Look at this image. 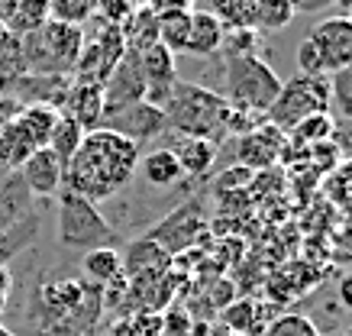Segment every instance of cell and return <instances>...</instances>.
I'll list each match as a JSON object with an SVG mask.
<instances>
[{
  "mask_svg": "<svg viewBox=\"0 0 352 336\" xmlns=\"http://www.w3.org/2000/svg\"><path fill=\"white\" fill-rule=\"evenodd\" d=\"M139 146L113 130H91L65 165V188L87 197L91 204H104L129 188L139 168Z\"/></svg>",
  "mask_w": 352,
  "mask_h": 336,
  "instance_id": "cell-1",
  "label": "cell"
},
{
  "mask_svg": "<svg viewBox=\"0 0 352 336\" xmlns=\"http://www.w3.org/2000/svg\"><path fill=\"white\" fill-rule=\"evenodd\" d=\"M26 324L36 336H94L104 320V288L87 278L39 282L26 298Z\"/></svg>",
  "mask_w": 352,
  "mask_h": 336,
  "instance_id": "cell-2",
  "label": "cell"
},
{
  "mask_svg": "<svg viewBox=\"0 0 352 336\" xmlns=\"http://www.w3.org/2000/svg\"><path fill=\"white\" fill-rule=\"evenodd\" d=\"M162 113H165V136H197L220 146L233 133V107L226 104L223 94L182 78L175 81Z\"/></svg>",
  "mask_w": 352,
  "mask_h": 336,
  "instance_id": "cell-3",
  "label": "cell"
},
{
  "mask_svg": "<svg viewBox=\"0 0 352 336\" xmlns=\"http://www.w3.org/2000/svg\"><path fill=\"white\" fill-rule=\"evenodd\" d=\"M278 91H281V78L258 55H226L223 58V98L236 113L265 120Z\"/></svg>",
  "mask_w": 352,
  "mask_h": 336,
  "instance_id": "cell-4",
  "label": "cell"
},
{
  "mask_svg": "<svg viewBox=\"0 0 352 336\" xmlns=\"http://www.w3.org/2000/svg\"><path fill=\"white\" fill-rule=\"evenodd\" d=\"M55 227H58V243L65 249L91 252L104 249V246H117V233L100 214V207L68 188L55 194Z\"/></svg>",
  "mask_w": 352,
  "mask_h": 336,
  "instance_id": "cell-5",
  "label": "cell"
},
{
  "mask_svg": "<svg viewBox=\"0 0 352 336\" xmlns=\"http://www.w3.org/2000/svg\"><path fill=\"white\" fill-rule=\"evenodd\" d=\"M58 110L45 104H23L20 113L0 130V175L16 172L36 149L49 146Z\"/></svg>",
  "mask_w": 352,
  "mask_h": 336,
  "instance_id": "cell-6",
  "label": "cell"
},
{
  "mask_svg": "<svg viewBox=\"0 0 352 336\" xmlns=\"http://www.w3.org/2000/svg\"><path fill=\"white\" fill-rule=\"evenodd\" d=\"M314 113H330V85L327 78H288L281 81V91H278L275 104L268 107L265 123H272L275 130L288 133L294 130L300 120L314 117Z\"/></svg>",
  "mask_w": 352,
  "mask_h": 336,
  "instance_id": "cell-7",
  "label": "cell"
},
{
  "mask_svg": "<svg viewBox=\"0 0 352 336\" xmlns=\"http://www.w3.org/2000/svg\"><path fill=\"white\" fill-rule=\"evenodd\" d=\"M126 52V45H123V33H120V26L113 23H104L94 36L85 33V49L78 55V65L72 71L75 81H91V85H100L110 78V71L117 68V62L123 58Z\"/></svg>",
  "mask_w": 352,
  "mask_h": 336,
  "instance_id": "cell-8",
  "label": "cell"
},
{
  "mask_svg": "<svg viewBox=\"0 0 352 336\" xmlns=\"http://www.w3.org/2000/svg\"><path fill=\"white\" fill-rule=\"evenodd\" d=\"M207 233V217L197 197L184 201L182 207H175L168 217L159 220L155 227L146 233V239H152L159 249H165L168 256H182L184 249H191L194 243Z\"/></svg>",
  "mask_w": 352,
  "mask_h": 336,
  "instance_id": "cell-9",
  "label": "cell"
},
{
  "mask_svg": "<svg viewBox=\"0 0 352 336\" xmlns=\"http://www.w3.org/2000/svg\"><path fill=\"white\" fill-rule=\"evenodd\" d=\"M314 49L320 52L323 71L333 75L352 62V20L349 13H336V16H327L320 20L307 36Z\"/></svg>",
  "mask_w": 352,
  "mask_h": 336,
  "instance_id": "cell-10",
  "label": "cell"
},
{
  "mask_svg": "<svg viewBox=\"0 0 352 336\" xmlns=\"http://www.w3.org/2000/svg\"><path fill=\"white\" fill-rule=\"evenodd\" d=\"M100 126L126 136L129 142H136L139 149H142L155 136H165V113L159 107L146 104V100H139V104H129V107L117 110V113H107Z\"/></svg>",
  "mask_w": 352,
  "mask_h": 336,
  "instance_id": "cell-11",
  "label": "cell"
},
{
  "mask_svg": "<svg viewBox=\"0 0 352 336\" xmlns=\"http://www.w3.org/2000/svg\"><path fill=\"white\" fill-rule=\"evenodd\" d=\"M139 100H146V81H142L139 55L123 52L117 68H113L110 78L104 81V117L129 107V104H139Z\"/></svg>",
  "mask_w": 352,
  "mask_h": 336,
  "instance_id": "cell-12",
  "label": "cell"
},
{
  "mask_svg": "<svg viewBox=\"0 0 352 336\" xmlns=\"http://www.w3.org/2000/svg\"><path fill=\"white\" fill-rule=\"evenodd\" d=\"M285 133L275 130L272 123H258L252 126L249 133H243L239 139H236V155H239V165L249 168V172H258V168H268V165H275L281 155H285Z\"/></svg>",
  "mask_w": 352,
  "mask_h": 336,
  "instance_id": "cell-13",
  "label": "cell"
},
{
  "mask_svg": "<svg viewBox=\"0 0 352 336\" xmlns=\"http://www.w3.org/2000/svg\"><path fill=\"white\" fill-rule=\"evenodd\" d=\"M139 68H142V81H146V104L152 107H165L171 87L178 81V65L175 55L165 45H149L146 52H139Z\"/></svg>",
  "mask_w": 352,
  "mask_h": 336,
  "instance_id": "cell-14",
  "label": "cell"
},
{
  "mask_svg": "<svg viewBox=\"0 0 352 336\" xmlns=\"http://www.w3.org/2000/svg\"><path fill=\"white\" fill-rule=\"evenodd\" d=\"M16 175L23 178V185L30 188V194L39 197V201H49L65 188V165L49 149H36L16 168Z\"/></svg>",
  "mask_w": 352,
  "mask_h": 336,
  "instance_id": "cell-15",
  "label": "cell"
},
{
  "mask_svg": "<svg viewBox=\"0 0 352 336\" xmlns=\"http://www.w3.org/2000/svg\"><path fill=\"white\" fill-rule=\"evenodd\" d=\"M58 113L72 117L85 133L100 130V123H104V87L72 78V87H68Z\"/></svg>",
  "mask_w": 352,
  "mask_h": 336,
  "instance_id": "cell-16",
  "label": "cell"
},
{
  "mask_svg": "<svg viewBox=\"0 0 352 336\" xmlns=\"http://www.w3.org/2000/svg\"><path fill=\"white\" fill-rule=\"evenodd\" d=\"M72 87V75H23L13 85V94L20 104H45V107H62L65 94Z\"/></svg>",
  "mask_w": 352,
  "mask_h": 336,
  "instance_id": "cell-17",
  "label": "cell"
},
{
  "mask_svg": "<svg viewBox=\"0 0 352 336\" xmlns=\"http://www.w3.org/2000/svg\"><path fill=\"white\" fill-rule=\"evenodd\" d=\"M168 149L175 152V159L182 165V175L188 178H204V175L214 168L217 162V149L210 139H197V136H168Z\"/></svg>",
  "mask_w": 352,
  "mask_h": 336,
  "instance_id": "cell-18",
  "label": "cell"
},
{
  "mask_svg": "<svg viewBox=\"0 0 352 336\" xmlns=\"http://www.w3.org/2000/svg\"><path fill=\"white\" fill-rule=\"evenodd\" d=\"M223 23L210 10H191V30H188V45L184 52L191 55H217L223 49Z\"/></svg>",
  "mask_w": 352,
  "mask_h": 336,
  "instance_id": "cell-19",
  "label": "cell"
},
{
  "mask_svg": "<svg viewBox=\"0 0 352 336\" xmlns=\"http://www.w3.org/2000/svg\"><path fill=\"white\" fill-rule=\"evenodd\" d=\"M139 172L152 188H175L182 181V165L175 159V152L168 146H155V149L139 155Z\"/></svg>",
  "mask_w": 352,
  "mask_h": 336,
  "instance_id": "cell-20",
  "label": "cell"
},
{
  "mask_svg": "<svg viewBox=\"0 0 352 336\" xmlns=\"http://www.w3.org/2000/svg\"><path fill=\"white\" fill-rule=\"evenodd\" d=\"M120 33H123V45H126V52H146L149 45L159 43V26H155V10L146 7V3H139L133 7L126 20L120 23Z\"/></svg>",
  "mask_w": 352,
  "mask_h": 336,
  "instance_id": "cell-21",
  "label": "cell"
},
{
  "mask_svg": "<svg viewBox=\"0 0 352 336\" xmlns=\"http://www.w3.org/2000/svg\"><path fill=\"white\" fill-rule=\"evenodd\" d=\"M123 275V256L117 246H104V249H91L81 256V278H87L97 288H107Z\"/></svg>",
  "mask_w": 352,
  "mask_h": 336,
  "instance_id": "cell-22",
  "label": "cell"
},
{
  "mask_svg": "<svg viewBox=\"0 0 352 336\" xmlns=\"http://www.w3.org/2000/svg\"><path fill=\"white\" fill-rule=\"evenodd\" d=\"M45 23H49V0H16L10 16L3 20V26H7L16 39H23V36L43 30Z\"/></svg>",
  "mask_w": 352,
  "mask_h": 336,
  "instance_id": "cell-23",
  "label": "cell"
},
{
  "mask_svg": "<svg viewBox=\"0 0 352 336\" xmlns=\"http://www.w3.org/2000/svg\"><path fill=\"white\" fill-rule=\"evenodd\" d=\"M155 26H159V45H165L171 55H178L188 45L191 10H162L155 13Z\"/></svg>",
  "mask_w": 352,
  "mask_h": 336,
  "instance_id": "cell-24",
  "label": "cell"
},
{
  "mask_svg": "<svg viewBox=\"0 0 352 336\" xmlns=\"http://www.w3.org/2000/svg\"><path fill=\"white\" fill-rule=\"evenodd\" d=\"M333 130H336V123H333L330 113H314V117L300 120L294 130L285 133V139H288L291 149H310V146H317V142H327L333 139Z\"/></svg>",
  "mask_w": 352,
  "mask_h": 336,
  "instance_id": "cell-25",
  "label": "cell"
},
{
  "mask_svg": "<svg viewBox=\"0 0 352 336\" xmlns=\"http://www.w3.org/2000/svg\"><path fill=\"white\" fill-rule=\"evenodd\" d=\"M81 139H85V130H81L72 117L58 113V120H55V130H52V136H49V146H45V149L52 152L62 165H68V162H72V155L78 152V146H81Z\"/></svg>",
  "mask_w": 352,
  "mask_h": 336,
  "instance_id": "cell-26",
  "label": "cell"
},
{
  "mask_svg": "<svg viewBox=\"0 0 352 336\" xmlns=\"http://www.w3.org/2000/svg\"><path fill=\"white\" fill-rule=\"evenodd\" d=\"M294 16V7H288L285 0H252V30L262 33H275V30H285Z\"/></svg>",
  "mask_w": 352,
  "mask_h": 336,
  "instance_id": "cell-27",
  "label": "cell"
},
{
  "mask_svg": "<svg viewBox=\"0 0 352 336\" xmlns=\"http://www.w3.org/2000/svg\"><path fill=\"white\" fill-rule=\"evenodd\" d=\"M327 85H330V117L352 120V62L327 75Z\"/></svg>",
  "mask_w": 352,
  "mask_h": 336,
  "instance_id": "cell-28",
  "label": "cell"
},
{
  "mask_svg": "<svg viewBox=\"0 0 352 336\" xmlns=\"http://www.w3.org/2000/svg\"><path fill=\"white\" fill-rule=\"evenodd\" d=\"M217 20L223 30H252V0H214Z\"/></svg>",
  "mask_w": 352,
  "mask_h": 336,
  "instance_id": "cell-29",
  "label": "cell"
},
{
  "mask_svg": "<svg viewBox=\"0 0 352 336\" xmlns=\"http://www.w3.org/2000/svg\"><path fill=\"white\" fill-rule=\"evenodd\" d=\"M97 13V0H49V20L85 26Z\"/></svg>",
  "mask_w": 352,
  "mask_h": 336,
  "instance_id": "cell-30",
  "label": "cell"
},
{
  "mask_svg": "<svg viewBox=\"0 0 352 336\" xmlns=\"http://www.w3.org/2000/svg\"><path fill=\"white\" fill-rule=\"evenodd\" d=\"M262 336H320V326L307 314H278L262 330Z\"/></svg>",
  "mask_w": 352,
  "mask_h": 336,
  "instance_id": "cell-31",
  "label": "cell"
},
{
  "mask_svg": "<svg viewBox=\"0 0 352 336\" xmlns=\"http://www.w3.org/2000/svg\"><path fill=\"white\" fill-rule=\"evenodd\" d=\"M252 317H256V301H236L223 311V330L230 333H252Z\"/></svg>",
  "mask_w": 352,
  "mask_h": 336,
  "instance_id": "cell-32",
  "label": "cell"
},
{
  "mask_svg": "<svg viewBox=\"0 0 352 336\" xmlns=\"http://www.w3.org/2000/svg\"><path fill=\"white\" fill-rule=\"evenodd\" d=\"M23 75H26V65H23L20 45L10 52H0V94H13V85Z\"/></svg>",
  "mask_w": 352,
  "mask_h": 336,
  "instance_id": "cell-33",
  "label": "cell"
},
{
  "mask_svg": "<svg viewBox=\"0 0 352 336\" xmlns=\"http://www.w3.org/2000/svg\"><path fill=\"white\" fill-rule=\"evenodd\" d=\"M294 62H298V71L307 78H327V71H323V62H320V52L314 49V43L310 39H300L298 43V52H294Z\"/></svg>",
  "mask_w": 352,
  "mask_h": 336,
  "instance_id": "cell-34",
  "label": "cell"
},
{
  "mask_svg": "<svg viewBox=\"0 0 352 336\" xmlns=\"http://www.w3.org/2000/svg\"><path fill=\"white\" fill-rule=\"evenodd\" d=\"M129 324H133L136 336H162L165 333V317H162V311H149V307L136 311V314L129 317Z\"/></svg>",
  "mask_w": 352,
  "mask_h": 336,
  "instance_id": "cell-35",
  "label": "cell"
},
{
  "mask_svg": "<svg viewBox=\"0 0 352 336\" xmlns=\"http://www.w3.org/2000/svg\"><path fill=\"white\" fill-rule=\"evenodd\" d=\"M252 175L256 172H249L243 165H233V168H226V172L220 175V188H245L252 181Z\"/></svg>",
  "mask_w": 352,
  "mask_h": 336,
  "instance_id": "cell-36",
  "label": "cell"
},
{
  "mask_svg": "<svg viewBox=\"0 0 352 336\" xmlns=\"http://www.w3.org/2000/svg\"><path fill=\"white\" fill-rule=\"evenodd\" d=\"M10 294H13V271H10V265H0V320L7 314Z\"/></svg>",
  "mask_w": 352,
  "mask_h": 336,
  "instance_id": "cell-37",
  "label": "cell"
},
{
  "mask_svg": "<svg viewBox=\"0 0 352 336\" xmlns=\"http://www.w3.org/2000/svg\"><path fill=\"white\" fill-rule=\"evenodd\" d=\"M336 301H340V307L346 314H352V269L346 271L340 278V284H336Z\"/></svg>",
  "mask_w": 352,
  "mask_h": 336,
  "instance_id": "cell-38",
  "label": "cell"
},
{
  "mask_svg": "<svg viewBox=\"0 0 352 336\" xmlns=\"http://www.w3.org/2000/svg\"><path fill=\"white\" fill-rule=\"evenodd\" d=\"M20 107H23V104L16 98H10V94H0V130H3V126H7L16 113H20Z\"/></svg>",
  "mask_w": 352,
  "mask_h": 336,
  "instance_id": "cell-39",
  "label": "cell"
},
{
  "mask_svg": "<svg viewBox=\"0 0 352 336\" xmlns=\"http://www.w3.org/2000/svg\"><path fill=\"white\" fill-rule=\"evenodd\" d=\"M194 0H146V7H152L155 13L162 10H191Z\"/></svg>",
  "mask_w": 352,
  "mask_h": 336,
  "instance_id": "cell-40",
  "label": "cell"
},
{
  "mask_svg": "<svg viewBox=\"0 0 352 336\" xmlns=\"http://www.w3.org/2000/svg\"><path fill=\"white\" fill-rule=\"evenodd\" d=\"M104 336H136V330H133V324H129V317H117V320L107 326V333Z\"/></svg>",
  "mask_w": 352,
  "mask_h": 336,
  "instance_id": "cell-41",
  "label": "cell"
},
{
  "mask_svg": "<svg viewBox=\"0 0 352 336\" xmlns=\"http://www.w3.org/2000/svg\"><path fill=\"white\" fill-rule=\"evenodd\" d=\"M336 336H352V326H342V330H340Z\"/></svg>",
  "mask_w": 352,
  "mask_h": 336,
  "instance_id": "cell-42",
  "label": "cell"
},
{
  "mask_svg": "<svg viewBox=\"0 0 352 336\" xmlns=\"http://www.w3.org/2000/svg\"><path fill=\"white\" fill-rule=\"evenodd\" d=\"M0 336H13V333H10V330H7L3 324H0Z\"/></svg>",
  "mask_w": 352,
  "mask_h": 336,
  "instance_id": "cell-43",
  "label": "cell"
},
{
  "mask_svg": "<svg viewBox=\"0 0 352 336\" xmlns=\"http://www.w3.org/2000/svg\"><path fill=\"white\" fill-rule=\"evenodd\" d=\"M349 20H352V13H349Z\"/></svg>",
  "mask_w": 352,
  "mask_h": 336,
  "instance_id": "cell-44",
  "label": "cell"
},
{
  "mask_svg": "<svg viewBox=\"0 0 352 336\" xmlns=\"http://www.w3.org/2000/svg\"><path fill=\"white\" fill-rule=\"evenodd\" d=\"M0 178H3V175H0Z\"/></svg>",
  "mask_w": 352,
  "mask_h": 336,
  "instance_id": "cell-45",
  "label": "cell"
}]
</instances>
